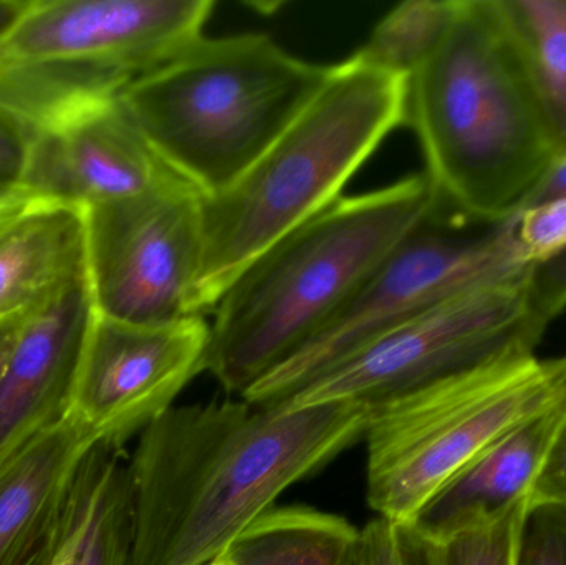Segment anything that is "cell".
Here are the masks:
<instances>
[{
	"mask_svg": "<svg viewBox=\"0 0 566 565\" xmlns=\"http://www.w3.org/2000/svg\"><path fill=\"white\" fill-rule=\"evenodd\" d=\"M369 414L358 401L172 407L128 454L126 565L211 564L289 488L363 440Z\"/></svg>",
	"mask_w": 566,
	"mask_h": 565,
	"instance_id": "obj_1",
	"label": "cell"
},
{
	"mask_svg": "<svg viewBox=\"0 0 566 565\" xmlns=\"http://www.w3.org/2000/svg\"><path fill=\"white\" fill-rule=\"evenodd\" d=\"M406 125L436 205L471 224L514 218L557 159L497 0H461L441 45L409 76Z\"/></svg>",
	"mask_w": 566,
	"mask_h": 565,
	"instance_id": "obj_2",
	"label": "cell"
},
{
	"mask_svg": "<svg viewBox=\"0 0 566 565\" xmlns=\"http://www.w3.org/2000/svg\"><path fill=\"white\" fill-rule=\"evenodd\" d=\"M426 175L339 198L255 259L216 305L209 372L239 398L305 347L434 209Z\"/></svg>",
	"mask_w": 566,
	"mask_h": 565,
	"instance_id": "obj_3",
	"label": "cell"
},
{
	"mask_svg": "<svg viewBox=\"0 0 566 565\" xmlns=\"http://www.w3.org/2000/svg\"><path fill=\"white\" fill-rule=\"evenodd\" d=\"M408 115V79L349 56L281 138L218 195L202 196L198 314L208 317L269 248L342 198L346 182Z\"/></svg>",
	"mask_w": 566,
	"mask_h": 565,
	"instance_id": "obj_4",
	"label": "cell"
},
{
	"mask_svg": "<svg viewBox=\"0 0 566 565\" xmlns=\"http://www.w3.org/2000/svg\"><path fill=\"white\" fill-rule=\"evenodd\" d=\"M329 70L293 56L268 33L205 35L119 100L166 166L211 196L281 138Z\"/></svg>",
	"mask_w": 566,
	"mask_h": 565,
	"instance_id": "obj_5",
	"label": "cell"
},
{
	"mask_svg": "<svg viewBox=\"0 0 566 565\" xmlns=\"http://www.w3.org/2000/svg\"><path fill=\"white\" fill-rule=\"evenodd\" d=\"M212 0H32L0 39V106L32 132L119 96L205 36Z\"/></svg>",
	"mask_w": 566,
	"mask_h": 565,
	"instance_id": "obj_6",
	"label": "cell"
},
{
	"mask_svg": "<svg viewBox=\"0 0 566 565\" xmlns=\"http://www.w3.org/2000/svg\"><path fill=\"white\" fill-rule=\"evenodd\" d=\"M557 397L534 350L369 407L366 501L376 517L412 524L428 501L499 435Z\"/></svg>",
	"mask_w": 566,
	"mask_h": 565,
	"instance_id": "obj_7",
	"label": "cell"
},
{
	"mask_svg": "<svg viewBox=\"0 0 566 565\" xmlns=\"http://www.w3.org/2000/svg\"><path fill=\"white\" fill-rule=\"evenodd\" d=\"M471 228L436 205L389 252L358 294L305 347L249 388L242 400L279 407L382 332L532 268L518 249L514 218L475 232Z\"/></svg>",
	"mask_w": 566,
	"mask_h": 565,
	"instance_id": "obj_8",
	"label": "cell"
},
{
	"mask_svg": "<svg viewBox=\"0 0 566 565\" xmlns=\"http://www.w3.org/2000/svg\"><path fill=\"white\" fill-rule=\"evenodd\" d=\"M532 269V268H531ZM531 269L458 295L366 342L279 407L358 401L375 407L474 370L544 337L528 307Z\"/></svg>",
	"mask_w": 566,
	"mask_h": 565,
	"instance_id": "obj_9",
	"label": "cell"
},
{
	"mask_svg": "<svg viewBox=\"0 0 566 565\" xmlns=\"http://www.w3.org/2000/svg\"><path fill=\"white\" fill-rule=\"evenodd\" d=\"M201 198L178 178L142 195L83 209L96 314L145 325L199 315Z\"/></svg>",
	"mask_w": 566,
	"mask_h": 565,
	"instance_id": "obj_10",
	"label": "cell"
},
{
	"mask_svg": "<svg viewBox=\"0 0 566 565\" xmlns=\"http://www.w3.org/2000/svg\"><path fill=\"white\" fill-rule=\"evenodd\" d=\"M209 342L211 322L199 315L145 325L96 314L69 414L96 440L125 447L205 372Z\"/></svg>",
	"mask_w": 566,
	"mask_h": 565,
	"instance_id": "obj_11",
	"label": "cell"
},
{
	"mask_svg": "<svg viewBox=\"0 0 566 565\" xmlns=\"http://www.w3.org/2000/svg\"><path fill=\"white\" fill-rule=\"evenodd\" d=\"M178 178L156 155L119 96H113L32 129L22 192L30 199L85 209Z\"/></svg>",
	"mask_w": 566,
	"mask_h": 565,
	"instance_id": "obj_12",
	"label": "cell"
},
{
	"mask_svg": "<svg viewBox=\"0 0 566 565\" xmlns=\"http://www.w3.org/2000/svg\"><path fill=\"white\" fill-rule=\"evenodd\" d=\"M95 315L88 279L27 315L0 377V463L69 411Z\"/></svg>",
	"mask_w": 566,
	"mask_h": 565,
	"instance_id": "obj_13",
	"label": "cell"
},
{
	"mask_svg": "<svg viewBox=\"0 0 566 565\" xmlns=\"http://www.w3.org/2000/svg\"><path fill=\"white\" fill-rule=\"evenodd\" d=\"M95 437L66 411L0 463V565H53Z\"/></svg>",
	"mask_w": 566,
	"mask_h": 565,
	"instance_id": "obj_14",
	"label": "cell"
},
{
	"mask_svg": "<svg viewBox=\"0 0 566 565\" xmlns=\"http://www.w3.org/2000/svg\"><path fill=\"white\" fill-rule=\"evenodd\" d=\"M565 417L566 405L555 397L499 435L428 501L412 524L426 536L442 540L531 500Z\"/></svg>",
	"mask_w": 566,
	"mask_h": 565,
	"instance_id": "obj_15",
	"label": "cell"
},
{
	"mask_svg": "<svg viewBox=\"0 0 566 565\" xmlns=\"http://www.w3.org/2000/svg\"><path fill=\"white\" fill-rule=\"evenodd\" d=\"M86 279L82 208L29 199L0 226V321L30 314Z\"/></svg>",
	"mask_w": 566,
	"mask_h": 565,
	"instance_id": "obj_16",
	"label": "cell"
},
{
	"mask_svg": "<svg viewBox=\"0 0 566 565\" xmlns=\"http://www.w3.org/2000/svg\"><path fill=\"white\" fill-rule=\"evenodd\" d=\"M132 484L125 447L98 441L75 474L65 540L53 565H126Z\"/></svg>",
	"mask_w": 566,
	"mask_h": 565,
	"instance_id": "obj_17",
	"label": "cell"
},
{
	"mask_svg": "<svg viewBox=\"0 0 566 565\" xmlns=\"http://www.w3.org/2000/svg\"><path fill=\"white\" fill-rule=\"evenodd\" d=\"M359 530L308 506H274L229 547L235 565H355Z\"/></svg>",
	"mask_w": 566,
	"mask_h": 565,
	"instance_id": "obj_18",
	"label": "cell"
},
{
	"mask_svg": "<svg viewBox=\"0 0 566 565\" xmlns=\"http://www.w3.org/2000/svg\"><path fill=\"white\" fill-rule=\"evenodd\" d=\"M555 153H566V0H497Z\"/></svg>",
	"mask_w": 566,
	"mask_h": 565,
	"instance_id": "obj_19",
	"label": "cell"
},
{
	"mask_svg": "<svg viewBox=\"0 0 566 565\" xmlns=\"http://www.w3.org/2000/svg\"><path fill=\"white\" fill-rule=\"evenodd\" d=\"M461 0H408L386 13L355 59L371 69L409 76L441 45Z\"/></svg>",
	"mask_w": 566,
	"mask_h": 565,
	"instance_id": "obj_20",
	"label": "cell"
},
{
	"mask_svg": "<svg viewBox=\"0 0 566 565\" xmlns=\"http://www.w3.org/2000/svg\"><path fill=\"white\" fill-rule=\"evenodd\" d=\"M531 500L497 520L434 540L439 565H515L518 537ZM432 540V537H431Z\"/></svg>",
	"mask_w": 566,
	"mask_h": 565,
	"instance_id": "obj_21",
	"label": "cell"
},
{
	"mask_svg": "<svg viewBox=\"0 0 566 565\" xmlns=\"http://www.w3.org/2000/svg\"><path fill=\"white\" fill-rule=\"evenodd\" d=\"M355 565H439L438 547L415 524L375 517L359 530Z\"/></svg>",
	"mask_w": 566,
	"mask_h": 565,
	"instance_id": "obj_22",
	"label": "cell"
},
{
	"mask_svg": "<svg viewBox=\"0 0 566 565\" xmlns=\"http://www.w3.org/2000/svg\"><path fill=\"white\" fill-rule=\"evenodd\" d=\"M514 224L524 261L528 265L548 261L566 249V198L522 209Z\"/></svg>",
	"mask_w": 566,
	"mask_h": 565,
	"instance_id": "obj_23",
	"label": "cell"
},
{
	"mask_svg": "<svg viewBox=\"0 0 566 565\" xmlns=\"http://www.w3.org/2000/svg\"><path fill=\"white\" fill-rule=\"evenodd\" d=\"M515 565H566V508L528 504Z\"/></svg>",
	"mask_w": 566,
	"mask_h": 565,
	"instance_id": "obj_24",
	"label": "cell"
},
{
	"mask_svg": "<svg viewBox=\"0 0 566 565\" xmlns=\"http://www.w3.org/2000/svg\"><path fill=\"white\" fill-rule=\"evenodd\" d=\"M528 307L535 324L548 325L566 308V249L548 261L532 265L528 274Z\"/></svg>",
	"mask_w": 566,
	"mask_h": 565,
	"instance_id": "obj_25",
	"label": "cell"
},
{
	"mask_svg": "<svg viewBox=\"0 0 566 565\" xmlns=\"http://www.w3.org/2000/svg\"><path fill=\"white\" fill-rule=\"evenodd\" d=\"M30 135V128L0 106V198L23 195L22 176Z\"/></svg>",
	"mask_w": 566,
	"mask_h": 565,
	"instance_id": "obj_26",
	"label": "cell"
},
{
	"mask_svg": "<svg viewBox=\"0 0 566 565\" xmlns=\"http://www.w3.org/2000/svg\"><path fill=\"white\" fill-rule=\"evenodd\" d=\"M531 504L566 508V417L552 441L544 467L535 481Z\"/></svg>",
	"mask_w": 566,
	"mask_h": 565,
	"instance_id": "obj_27",
	"label": "cell"
},
{
	"mask_svg": "<svg viewBox=\"0 0 566 565\" xmlns=\"http://www.w3.org/2000/svg\"><path fill=\"white\" fill-rule=\"evenodd\" d=\"M558 198H566V153L552 163L541 181L528 192L521 211Z\"/></svg>",
	"mask_w": 566,
	"mask_h": 565,
	"instance_id": "obj_28",
	"label": "cell"
},
{
	"mask_svg": "<svg viewBox=\"0 0 566 565\" xmlns=\"http://www.w3.org/2000/svg\"><path fill=\"white\" fill-rule=\"evenodd\" d=\"M27 315L29 314L0 321V377H2L3 370H6L7 362H9L10 355H12L17 341H19L20 331H22Z\"/></svg>",
	"mask_w": 566,
	"mask_h": 565,
	"instance_id": "obj_29",
	"label": "cell"
},
{
	"mask_svg": "<svg viewBox=\"0 0 566 565\" xmlns=\"http://www.w3.org/2000/svg\"><path fill=\"white\" fill-rule=\"evenodd\" d=\"M32 0H0V39L7 35L27 12Z\"/></svg>",
	"mask_w": 566,
	"mask_h": 565,
	"instance_id": "obj_30",
	"label": "cell"
},
{
	"mask_svg": "<svg viewBox=\"0 0 566 565\" xmlns=\"http://www.w3.org/2000/svg\"><path fill=\"white\" fill-rule=\"evenodd\" d=\"M542 362H544L545 375H547L552 390L566 405V355Z\"/></svg>",
	"mask_w": 566,
	"mask_h": 565,
	"instance_id": "obj_31",
	"label": "cell"
},
{
	"mask_svg": "<svg viewBox=\"0 0 566 565\" xmlns=\"http://www.w3.org/2000/svg\"><path fill=\"white\" fill-rule=\"evenodd\" d=\"M29 199L23 195L0 198V226L6 224L12 216H15L29 202Z\"/></svg>",
	"mask_w": 566,
	"mask_h": 565,
	"instance_id": "obj_32",
	"label": "cell"
},
{
	"mask_svg": "<svg viewBox=\"0 0 566 565\" xmlns=\"http://www.w3.org/2000/svg\"><path fill=\"white\" fill-rule=\"evenodd\" d=\"M208 565H235L234 561H232L231 554H229V551H226L222 556H219L218 559L212 561L211 564Z\"/></svg>",
	"mask_w": 566,
	"mask_h": 565,
	"instance_id": "obj_33",
	"label": "cell"
}]
</instances>
